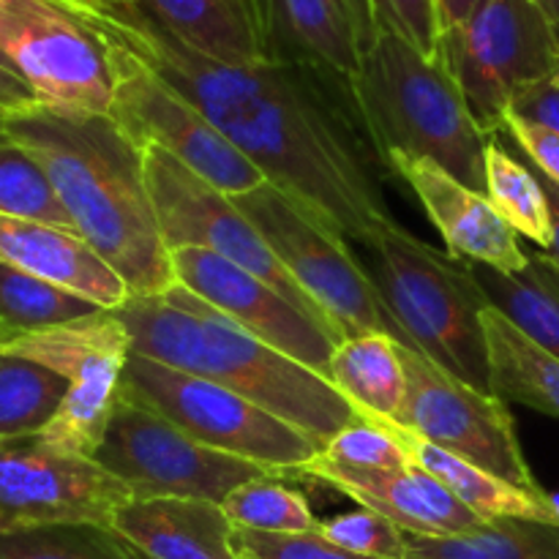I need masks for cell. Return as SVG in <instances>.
Instances as JSON below:
<instances>
[{
  "instance_id": "1",
  "label": "cell",
  "mask_w": 559,
  "mask_h": 559,
  "mask_svg": "<svg viewBox=\"0 0 559 559\" xmlns=\"http://www.w3.org/2000/svg\"><path fill=\"white\" fill-rule=\"evenodd\" d=\"M98 16L322 227L366 249L402 227L385 200L391 169L366 129L349 76L314 63H216L136 5L98 0Z\"/></svg>"
},
{
  "instance_id": "2",
  "label": "cell",
  "mask_w": 559,
  "mask_h": 559,
  "mask_svg": "<svg viewBox=\"0 0 559 559\" xmlns=\"http://www.w3.org/2000/svg\"><path fill=\"white\" fill-rule=\"evenodd\" d=\"M0 134L47 173L74 229L120 273L136 298L175 284L145 175V151L109 115L47 104L0 115Z\"/></svg>"
},
{
  "instance_id": "3",
  "label": "cell",
  "mask_w": 559,
  "mask_h": 559,
  "mask_svg": "<svg viewBox=\"0 0 559 559\" xmlns=\"http://www.w3.org/2000/svg\"><path fill=\"white\" fill-rule=\"evenodd\" d=\"M115 314L129 331L131 353L249 399L320 448L358 418L331 380L246 333L178 282L156 298L131 295Z\"/></svg>"
},
{
  "instance_id": "4",
  "label": "cell",
  "mask_w": 559,
  "mask_h": 559,
  "mask_svg": "<svg viewBox=\"0 0 559 559\" xmlns=\"http://www.w3.org/2000/svg\"><path fill=\"white\" fill-rule=\"evenodd\" d=\"M355 102L388 164L391 153L429 158L459 183L486 194V147L462 91L437 58H426L404 36L377 33L353 76Z\"/></svg>"
},
{
  "instance_id": "5",
  "label": "cell",
  "mask_w": 559,
  "mask_h": 559,
  "mask_svg": "<svg viewBox=\"0 0 559 559\" xmlns=\"http://www.w3.org/2000/svg\"><path fill=\"white\" fill-rule=\"evenodd\" d=\"M369 249L374 254L371 278L413 347L475 391L491 393L480 322V311L491 304L473 265L453 260L404 227L377 238Z\"/></svg>"
},
{
  "instance_id": "6",
  "label": "cell",
  "mask_w": 559,
  "mask_h": 559,
  "mask_svg": "<svg viewBox=\"0 0 559 559\" xmlns=\"http://www.w3.org/2000/svg\"><path fill=\"white\" fill-rule=\"evenodd\" d=\"M0 55L47 107L98 115L112 107V38L96 0H0Z\"/></svg>"
},
{
  "instance_id": "7",
  "label": "cell",
  "mask_w": 559,
  "mask_h": 559,
  "mask_svg": "<svg viewBox=\"0 0 559 559\" xmlns=\"http://www.w3.org/2000/svg\"><path fill=\"white\" fill-rule=\"evenodd\" d=\"M445 66L486 136L502 131L513 98L559 71V33L535 0H480L459 27L442 33Z\"/></svg>"
},
{
  "instance_id": "8",
  "label": "cell",
  "mask_w": 559,
  "mask_h": 559,
  "mask_svg": "<svg viewBox=\"0 0 559 559\" xmlns=\"http://www.w3.org/2000/svg\"><path fill=\"white\" fill-rule=\"evenodd\" d=\"M235 202L260 229L295 284L342 333V338L391 333L399 344L413 347L409 336L388 309L371 273L364 271L349 254L347 240L314 222L273 183L257 186L249 194L235 197Z\"/></svg>"
},
{
  "instance_id": "9",
  "label": "cell",
  "mask_w": 559,
  "mask_h": 559,
  "mask_svg": "<svg viewBox=\"0 0 559 559\" xmlns=\"http://www.w3.org/2000/svg\"><path fill=\"white\" fill-rule=\"evenodd\" d=\"M120 396L167 418L197 442L246 459L273 475L300 467L322 451L309 435L202 377L131 353Z\"/></svg>"
},
{
  "instance_id": "10",
  "label": "cell",
  "mask_w": 559,
  "mask_h": 559,
  "mask_svg": "<svg viewBox=\"0 0 559 559\" xmlns=\"http://www.w3.org/2000/svg\"><path fill=\"white\" fill-rule=\"evenodd\" d=\"M93 462L123 480L134 500L186 497L222 506L238 486L276 478L267 467L207 448L153 409L120 396Z\"/></svg>"
},
{
  "instance_id": "11",
  "label": "cell",
  "mask_w": 559,
  "mask_h": 559,
  "mask_svg": "<svg viewBox=\"0 0 559 559\" xmlns=\"http://www.w3.org/2000/svg\"><path fill=\"white\" fill-rule=\"evenodd\" d=\"M0 349L47 366L69 382L58 415L38 437L69 456H96L131 355V336L120 317L102 309L82 320L22 336Z\"/></svg>"
},
{
  "instance_id": "12",
  "label": "cell",
  "mask_w": 559,
  "mask_h": 559,
  "mask_svg": "<svg viewBox=\"0 0 559 559\" xmlns=\"http://www.w3.org/2000/svg\"><path fill=\"white\" fill-rule=\"evenodd\" d=\"M98 14V0H96ZM102 22V16H98ZM107 31V25L102 22ZM112 38L115 55V98L109 118L145 151L162 147L183 162L191 173L205 178L229 197H240L267 183L265 175L251 164L211 118L200 112L186 96L162 80L134 49Z\"/></svg>"
},
{
  "instance_id": "13",
  "label": "cell",
  "mask_w": 559,
  "mask_h": 559,
  "mask_svg": "<svg viewBox=\"0 0 559 559\" xmlns=\"http://www.w3.org/2000/svg\"><path fill=\"white\" fill-rule=\"evenodd\" d=\"M399 349L407 371V402L396 426L519 489L544 495L519 445L508 404L456 380L418 349L404 344Z\"/></svg>"
},
{
  "instance_id": "14",
  "label": "cell",
  "mask_w": 559,
  "mask_h": 559,
  "mask_svg": "<svg viewBox=\"0 0 559 559\" xmlns=\"http://www.w3.org/2000/svg\"><path fill=\"white\" fill-rule=\"evenodd\" d=\"M145 175L162 238L169 251L183 249V246L213 251L233 265L260 276L262 282L287 295L295 306L331 325L328 317L311 304L309 295L295 284L287 267L278 262L260 229L246 218L235 197L191 173L183 162L162 147H145Z\"/></svg>"
},
{
  "instance_id": "15",
  "label": "cell",
  "mask_w": 559,
  "mask_h": 559,
  "mask_svg": "<svg viewBox=\"0 0 559 559\" xmlns=\"http://www.w3.org/2000/svg\"><path fill=\"white\" fill-rule=\"evenodd\" d=\"M134 500L129 486L85 456H69L38 435L0 442V533L63 522H112Z\"/></svg>"
},
{
  "instance_id": "16",
  "label": "cell",
  "mask_w": 559,
  "mask_h": 559,
  "mask_svg": "<svg viewBox=\"0 0 559 559\" xmlns=\"http://www.w3.org/2000/svg\"><path fill=\"white\" fill-rule=\"evenodd\" d=\"M175 282L222 311L260 342L309 366L328 380L333 353L344 342L331 325L295 306L254 273L197 246L169 251Z\"/></svg>"
},
{
  "instance_id": "17",
  "label": "cell",
  "mask_w": 559,
  "mask_h": 559,
  "mask_svg": "<svg viewBox=\"0 0 559 559\" xmlns=\"http://www.w3.org/2000/svg\"><path fill=\"white\" fill-rule=\"evenodd\" d=\"M278 480L328 486L349 497L360 508L380 513L407 535H464L486 524L478 513L459 502L435 475L409 464L404 469H360L342 467L317 453L300 467L276 473Z\"/></svg>"
},
{
  "instance_id": "18",
  "label": "cell",
  "mask_w": 559,
  "mask_h": 559,
  "mask_svg": "<svg viewBox=\"0 0 559 559\" xmlns=\"http://www.w3.org/2000/svg\"><path fill=\"white\" fill-rule=\"evenodd\" d=\"M388 169L415 191L453 260L500 273H522L530 265V251L522 249L516 229L495 211L489 197L459 183L429 158L391 153Z\"/></svg>"
},
{
  "instance_id": "19",
  "label": "cell",
  "mask_w": 559,
  "mask_h": 559,
  "mask_svg": "<svg viewBox=\"0 0 559 559\" xmlns=\"http://www.w3.org/2000/svg\"><path fill=\"white\" fill-rule=\"evenodd\" d=\"M0 262L80 295L104 311H118L131 298L120 273L74 229L0 216Z\"/></svg>"
},
{
  "instance_id": "20",
  "label": "cell",
  "mask_w": 559,
  "mask_h": 559,
  "mask_svg": "<svg viewBox=\"0 0 559 559\" xmlns=\"http://www.w3.org/2000/svg\"><path fill=\"white\" fill-rule=\"evenodd\" d=\"M109 527L147 559H238L235 524L207 500H129Z\"/></svg>"
},
{
  "instance_id": "21",
  "label": "cell",
  "mask_w": 559,
  "mask_h": 559,
  "mask_svg": "<svg viewBox=\"0 0 559 559\" xmlns=\"http://www.w3.org/2000/svg\"><path fill=\"white\" fill-rule=\"evenodd\" d=\"M178 41L224 66L267 63L260 0H136Z\"/></svg>"
},
{
  "instance_id": "22",
  "label": "cell",
  "mask_w": 559,
  "mask_h": 559,
  "mask_svg": "<svg viewBox=\"0 0 559 559\" xmlns=\"http://www.w3.org/2000/svg\"><path fill=\"white\" fill-rule=\"evenodd\" d=\"M267 63H314L353 76L360 66L355 22L344 0H260Z\"/></svg>"
},
{
  "instance_id": "23",
  "label": "cell",
  "mask_w": 559,
  "mask_h": 559,
  "mask_svg": "<svg viewBox=\"0 0 559 559\" xmlns=\"http://www.w3.org/2000/svg\"><path fill=\"white\" fill-rule=\"evenodd\" d=\"M388 429L396 435L407 456L420 469L435 475L459 502L478 513L484 522H497V519H535V522H555V513L549 508V491L544 495H533L519 486L508 484V480L497 478V475L486 473V469L475 467V464L464 462V459L453 456V453L442 451V448L431 445V442L420 440L409 429H402L396 424H388Z\"/></svg>"
},
{
  "instance_id": "24",
  "label": "cell",
  "mask_w": 559,
  "mask_h": 559,
  "mask_svg": "<svg viewBox=\"0 0 559 559\" xmlns=\"http://www.w3.org/2000/svg\"><path fill=\"white\" fill-rule=\"evenodd\" d=\"M331 385L364 418L399 424L407 402V371L391 333L344 338L328 366Z\"/></svg>"
},
{
  "instance_id": "25",
  "label": "cell",
  "mask_w": 559,
  "mask_h": 559,
  "mask_svg": "<svg viewBox=\"0 0 559 559\" xmlns=\"http://www.w3.org/2000/svg\"><path fill=\"white\" fill-rule=\"evenodd\" d=\"M489 349L491 393L559 420V358L524 336L506 314L486 306L480 311Z\"/></svg>"
},
{
  "instance_id": "26",
  "label": "cell",
  "mask_w": 559,
  "mask_h": 559,
  "mask_svg": "<svg viewBox=\"0 0 559 559\" xmlns=\"http://www.w3.org/2000/svg\"><path fill=\"white\" fill-rule=\"evenodd\" d=\"M473 273L500 314L559 358V267L544 251H530V265L522 273L486 265H473Z\"/></svg>"
},
{
  "instance_id": "27",
  "label": "cell",
  "mask_w": 559,
  "mask_h": 559,
  "mask_svg": "<svg viewBox=\"0 0 559 559\" xmlns=\"http://www.w3.org/2000/svg\"><path fill=\"white\" fill-rule=\"evenodd\" d=\"M420 559H559V524L535 519H497L464 535H407Z\"/></svg>"
},
{
  "instance_id": "28",
  "label": "cell",
  "mask_w": 559,
  "mask_h": 559,
  "mask_svg": "<svg viewBox=\"0 0 559 559\" xmlns=\"http://www.w3.org/2000/svg\"><path fill=\"white\" fill-rule=\"evenodd\" d=\"M102 311L91 300L0 262V347Z\"/></svg>"
},
{
  "instance_id": "29",
  "label": "cell",
  "mask_w": 559,
  "mask_h": 559,
  "mask_svg": "<svg viewBox=\"0 0 559 559\" xmlns=\"http://www.w3.org/2000/svg\"><path fill=\"white\" fill-rule=\"evenodd\" d=\"M66 393L69 382L58 371L0 349V442L41 435Z\"/></svg>"
},
{
  "instance_id": "30",
  "label": "cell",
  "mask_w": 559,
  "mask_h": 559,
  "mask_svg": "<svg viewBox=\"0 0 559 559\" xmlns=\"http://www.w3.org/2000/svg\"><path fill=\"white\" fill-rule=\"evenodd\" d=\"M486 197L495 211L516 229L519 238L546 251L551 246L549 194L538 175L530 173L500 142L489 140L486 147Z\"/></svg>"
},
{
  "instance_id": "31",
  "label": "cell",
  "mask_w": 559,
  "mask_h": 559,
  "mask_svg": "<svg viewBox=\"0 0 559 559\" xmlns=\"http://www.w3.org/2000/svg\"><path fill=\"white\" fill-rule=\"evenodd\" d=\"M0 559H136L107 524L63 522L0 533Z\"/></svg>"
},
{
  "instance_id": "32",
  "label": "cell",
  "mask_w": 559,
  "mask_h": 559,
  "mask_svg": "<svg viewBox=\"0 0 559 559\" xmlns=\"http://www.w3.org/2000/svg\"><path fill=\"white\" fill-rule=\"evenodd\" d=\"M0 216L74 229V222L60 205L41 164L3 134H0Z\"/></svg>"
},
{
  "instance_id": "33",
  "label": "cell",
  "mask_w": 559,
  "mask_h": 559,
  "mask_svg": "<svg viewBox=\"0 0 559 559\" xmlns=\"http://www.w3.org/2000/svg\"><path fill=\"white\" fill-rule=\"evenodd\" d=\"M222 511L235 527L260 533H311L320 524L304 491L278 478H257L238 486L222 502Z\"/></svg>"
},
{
  "instance_id": "34",
  "label": "cell",
  "mask_w": 559,
  "mask_h": 559,
  "mask_svg": "<svg viewBox=\"0 0 559 559\" xmlns=\"http://www.w3.org/2000/svg\"><path fill=\"white\" fill-rule=\"evenodd\" d=\"M322 459L342 467L360 469H404L413 464L402 442L396 440L385 420H371L358 415L353 424L344 426L331 442L320 451Z\"/></svg>"
},
{
  "instance_id": "35",
  "label": "cell",
  "mask_w": 559,
  "mask_h": 559,
  "mask_svg": "<svg viewBox=\"0 0 559 559\" xmlns=\"http://www.w3.org/2000/svg\"><path fill=\"white\" fill-rule=\"evenodd\" d=\"M328 540H333L342 549L353 551L360 557H377V559H407V533L399 530L396 524L388 522L380 513L369 511V508H358V511L342 513V516L325 519L317 524Z\"/></svg>"
},
{
  "instance_id": "36",
  "label": "cell",
  "mask_w": 559,
  "mask_h": 559,
  "mask_svg": "<svg viewBox=\"0 0 559 559\" xmlns=\"http://www.w3.org/2000/svg\"><path fill=\"white\" fill-rule=\"evenodd\" d=\"M238 559H377L360 557L328 540L320 530L311 533H260L235 527Z\"/></svg>"
},
{
  "instance_id": "37",
  "label": "cell",
  "mask_w": 559,
  "mask_h": 559,
  "mask_svg": "<svg viewBox=\"0 0 559 559\" xmlns=\"http://www.w3.org/2000/svg\"><path fill=\"white\" fill-rule=\"evenodd\" d=\"M371 11H374L377 33H399L426 58H435L440 44L435 0H371Z\"/></svg>"
},
{
  "instance_id": "38",
  "label": "cell",
  "mask_w": 559,
  "mask_h": 559,
  "mask_svg": "<svg viewBox=\"0 0 559 559\" xmlns=\"http://www.w3.org/2000/svg\"><path fill=\"white\" fill-rule=\"evenodd\" d=\"M502 131L516 140V145L533 158V164L540 169L544 178H549L551 183L559 186V134H555L551 129H544V126L538 123H530V120L511 112L506 115Z\"/></svg>"
},
{
  "instance_id": "39",
  "label": "cell",
  "mask_w": 559,
  "mask_h": 559,
  "mask_svg": "<svg viewBox=\"0 0 559 559\" xmlns=\"http://www.w3.org/2000/svg\"><path fill=\"white\" fill-rule=\"evenodd\" d=\"M508 112L519 115V118L530 120V123H538L544 126V129H551L555 134H559V82L546 80L527 87V91H522L513 98Z\"/></svg>"
},
{
  "instance_id": "40",
  "label": "cell",
  "mask_w": 559,
  "mask_h": 559,
  "mask_svg": "<svg viewBox=\"0 0 559 559\" xmlns=\"http://www.w3.org/2000/svg\"><path fill=\"white\" fill-rule=\"evenodd\" d=\"M33 104H38L36 91H33L20 74H14V71L5 69V66H0V115L27 109L33 107Z\"/></svg>"
},
{
  "instance_id": "41",
  "label": "cell",
  "mask_w": 559,
  "mask_h": 559,
  "mask_svg": "<svg viewBox=\"0 0 559 559\" xmlns=\"http://www.w3.org/2000/svg\"><path fill=\"white\" fill-rule=\"evenodd\" d=\"M344 3H347L349 16H353V22H355L360 55H364L377 38V22H374V11H371V0H344Z\"/></svg>"
},
{
  "instance_id": "42",
  "label": "cell",
  "mask_w": 559,
  "mask_h": 559,
  "mask_svg": "<svg viewBox=\"0 0 559 559\" xmlns=\"http://www.w3.org/2000/svg\"><path fill=\"white\" fill-rule=\"evenodd\" d=\"M480 0H435V9H437V27H440V36L442 33L453 31V27L462 25L475 9H478Z\"/></svg>"
},
{
  "instance_id": "43",
  "label": "cell",
  "mask_w": 559,
  "mask_h": 559,
  "mask_svg": "<svg viewBox=\"0 0 559 559\" xmlns=\"http://www.w3.org/2000/svg\"><path fill=\"white\" fill-rule=\"evenodd\" d=\"M540 183H544L546 194H549V207H551V246L544 251V254L559 267V186L551 183V180L544 178V175H540Z\"/></svg>"
},
{
  "instance_id": "44",
  "label": "cell",
  "mask_w": 559,
  "mask_h": 559,
  "mask_svg": "<svg viewBox=\"0 0 559 559\" xmlns=\"http://www.w3.org/2000/svg\"><path fill=\"white\" fill-rule=\"evenodd\" d=\"M535 5H538V9L549 16V22L559 33V0H535Z\"/></svg>"
},
{
  "instance_id": "45",
  "label": "cell",
  "mask_w": 559,
  "mask_h": 559,
  "mask_svg": "<svg viewBox=\"0 0 559 559\" xmlns=\"http://www.w3.org/2000/svg\"><path fill=\"white\" fill-rule=\"evenodd\" d=\"M549 508H551V513H555V519H557V524H559V489L557 491H549Z\"/></svg>"
},
{
  "instance_id": "46",
  "label": "cell",
  "mask_w": 559,
  "mask_h": 559,
  "mask_svg": "<svg viewBox=\"0 0 559 559\" xmlns=\"http://www.w3.org/2000/svg\"><path fill=\"white\" fill-rule=\"evenodd\" d=\"M102 3H112V5H131V3H136V0H102Z\"/></svg>"
},
{
  "instance_id": "47",
  "label": "cell",
  "mask_w": 559,
  "mask_h": 559,
  "mask_svg": "<svg viewBox=\"0 0 559 559\" xmlns=\"http://www.w3.org/2000/svg\"><path fill=\"white\" fill-rule=\"evenodd\" d=\"M0 66H5V58H3V55H0ZM5 69H9V66H5Z\"/></svg>"
},
{
  "instance_id": "48",
  "label": "cell",
  "mask_w": 559,
  "mask_h": 559,
  "mask_svg": "<svg viewBox=\"0 0 559 559\" xmlns=\"http://www.w3.org/2000/svg\"><path fill=\"white\" fill-rule=\"evenodd\" d=\"M134 555H136V559H147V557H142V555H140V551H136V549H134Z\"/></svg>"
},
{
  "instance_id": "49",
  "label": "cell",
  "mask_w": 559,
  "mask_h": 559,
  "mask_svg": "<svg viewBox=\"0 0 559 559\" xmlns=\"http://www.w3.org/2000/svg\"><path fill=\"white\" fill-rule=\"evenodd\" d=\"M555 82H559V71H557V74H555Z\"/></svg>"
},
{
  "instance_id": "50",
  "label": "cell",
  "mask_w": 559,
  "mask_h": 559,
  "mask_svg": "<svg viewBox=\"0 0 559 559\" xmlns=\"http://www.w3.org/2000/svg\"><path fill=\"white\" fill-rule=\"evenodd\" d=\"M407 559H420V557H413V555H409V557H407Z\"/></svg>"
}]
</instances>
